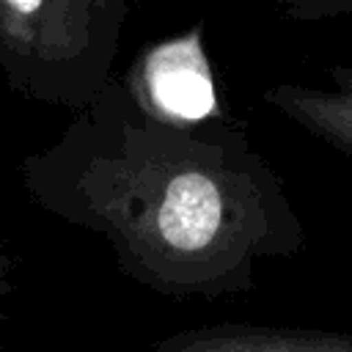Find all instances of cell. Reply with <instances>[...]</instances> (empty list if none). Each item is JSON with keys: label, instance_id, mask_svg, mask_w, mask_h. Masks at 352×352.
<instances>
[{"label": "cell", "instance_id": "obj_1", "mask_svg": "<svg viewBox=\"0 0 352 352\" xmlns=\"http://www.w3.org/2000/svg\"><path fill=\"white\" fill-rule=\"evenodd\" d=\"M19 182L44 212L99 234L129 280L170 300L245 294L258 261L305 248L283 179L242 124L170 121L124 77L28 154Z\"/></svg>", "mask_w": 352, "mask_h": 352}, {"label": "cell", "instance_id": "obj_2", "mask_svg": "<svg viewBox=\"0 0 352 352\" xmlns=\"http://www.w3.org/2000/svg\"><path fill=\"white\" fill-rule=\"evenodd\" d=\"M132 0H50L38 104L80 113L116 77Z\"/></svg>", "mask_w": 352, "mask_h": 352}, {"label": "cell", "instance_id": "obj_3", "mask_svg": "<svg viewBox=\"0 0 352 352\" xmlns=\"http://www.w3.org/2000/svg\"><path fill=\"white\" fill-rule=\"evenodd\" d=\"M121 77L157 116L184 124L223 118L201 25L154 41Z\"/></svg>", "mask_w": 352, "mask_h": 352}, {"label": "cell", "instance_id": "obj_4", "mask_svg": "<svg viewBox=\"0 0 352 352\" xmlns=\"http://www.w3.org/2000/svg\"><path fill=\"white\" fill-rule=\"evenodd\" d=\"M151 352H352V333L220 322L170 333Z\"/></svg>", "mask_w": 352, "mask_h": 352}, {"label": "cell", "instance_id": "obj_5", "mask_svg": "<svg viewBox=\"0 0 352 352\" xmlns=\"http://www.w3.org/2000/svg\"><path fill=\"white\" fill-rule=\"evenodd\" d=\"M264 102L352 160V66H330L327 85L278 82L264 91Z\"/></svg>", "mask_w": 352, "mask_h": 352}, {"label": "cell", "instance_id": "obj_6", "mask_svg": "<svg viewBox=\"0 0 352 352\" xmlns=\"http://www.w3.org/2000/svg\"><path fill=\"white\" fill-rule=\"evenodd\" d=\"M50 30V0H0V80L38 102Z\"/></svg>", "mask_w": 352, "mask_h": 352}, {"label": "cell", "instance_id": "obj_7", "mask_svg": "<svg viewBox=\"0 0 352 352\" xmlns=\"http://www.w3.org/2000/svg\"><path fill=\"white\" fill-rule=\"evenodd\" d=\"M289 19L324 22L336 16H352V0H272Z\"/></svg>", "mask_w": 352, "mask_h": 352}, {"label": "cell", "instance_id": "obj_8", "mask_svg": "<svg viewBox=\"0 0 352 352\" xmlns=\"http://www.w3.org/2000/svg\"><path fill=\"white\" fill-rule=\"evenodd\" d=\"M11 267H14V261L8 256L6 239L0 236V322H3V302L8 300V294L14 289V283H11Z\"/></svg>", "mask_w": 352, "mask_h": 352}]
</instances>
